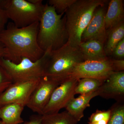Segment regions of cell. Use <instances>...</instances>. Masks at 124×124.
Masks as SVG:
<instances>
[{"label":"cell","mask_w":124,"mask_h":124,"mask_svg":"<svg viewBox=\"0 0 124 124\" xmlns=\"http://www.w3.org/2000/svg\"><path fill=\"white\" fill-rule=\"evenodd\" d=\"M64 13L58 14L53 6L46 4L39 22L37 41L44 52L60 48L67 43L68 36Z\"/></svg>","instance_id":"obj_2"},{"label":"cell","mask_w":124,"mask_h":124,"mask_svg":"<svg viewBox=\"0 0 124 124\" xmlns=\"http://www.w3.org/2000/svg\"><path fill=\"white\" fill-rule=\"evenodd\" d=\"M42 115L32 116L29 121H26L23 124H41Z\"/></svg>","instance_id":"obj_27"},{"label":"cell","mask_w":124,"mask_h":124,"mask_svg":"<svg viewBox=\"0 0 124 124\" xmlns=\"http://www.w3.org/2000/svg\"><path fill=\"white\" fill-rule=\"evenodd\" d=\"M40 78L12 84L0 95V108L7 104L16 103L26 106Z\"/></svg>","instance_id":"obj_10"},{"label":"cell","mask_w":124,"mask_h":124,"mask_svg":"<svg viewBox=\"0 0 124 124\" xmlns=\"http://www.w3.org/2000/svg\"><path fill=\"white\" fill-rule=\"evenodd\" d=\"M25 106L19 103H12L0 108V119L2 124H20L24 122L21 117Z\"/></svg>","instance_id":"obj_16"},{"label":"cell","mask_w":124,"mask_h":124,"mask_svg":"<svg viewBox=\"0 0 124 124\" xmlns=\"http://www.w3.org/2000/svg\"><path fill=\"white\" fill-rule=\"evenodd\" d=\"M106 0H76L65 11L66 26L68 44L78 47L81 42V37L90 22L95 10L104 6Z\"/></svg>","instance_id":"obj_3"},{"label":"cell","mask_w":124,"mask_h":124,"mask_svg":"<svg viewBox=\"0 0 124 124\" xmlns=\"http://www.w3.org/2000/svg\"><path fill=\"white\" fill-rule=\"evenodd\" d=\"M13 83L8 73L0 65V95Z\"/></svg>","instance_id":"obj_23"},{"label":"cell","mask_w":124,"mask_h":124,"mask_svg":"<svg viewBox=\"0 0 124 124\" xmlns=\"http://www.w3.org/2000/svg\"><path fill=\"white\" fill-rule=\"evenodd\" d=\"M5 56V51L4 46L2 42L0 41V62L2 59L4 58Z\"/></svg>","instance_id":"obj_28"},{"label":"cell","mask_w":124,"mask_h":124,"mask_svg":"<svg viewBox=\"0 0 124 124\" xmlns=\"http://www.w3.org/2000/svg\"><path fill=\"white\" fill-rule=\"evenodd\" d=\"M48 53H45L42 57L35 62L23 58L16 63L4 58L1 61L0 65L8 72L13 83L37 79L44 76Z\"/></svg>","instance_id":"obj_6"},{"label":"cell","mask_w":124,"mask_h":124,"mask_svg":"<svg viewBox=\"0 0 124 124\" xmlns=\"http://www.w3.org/2000/svg\"><path fill=\"white\" fill-rule=\"evenodd\" d=\"M111 109L107 110H97L89 117L88 124H107L111 115Z\"/></svg>","instance_id":"obj_20"},{"label":"cell","mask_w":124,"mask_h":124,"mask_svg":"<svg viewBox=\"0 0 124 124\" xmlns=\"http://www.w3.org/2000/svg\"><path fill=\"white\" fill-rule=\"evenodd\" d=\"M124 38V21L109 29L104 50L107 56L112 55L118 43Z\"/></svg>","instance_id":"obj_17"},{"label":"cell","mask_w":124,"mask_h":124,"mask_svg":"<svg viewBox=\"0 0 124 124\" xmlns=\"http://www.w3.org/2000/svg\"><path fill=\"white\" fill-rule=\"evenodd\" d=\"M78 79L70 77L64 80L54 89L42 115L59 112L65 107L72 98L75 97L76 86Z\"/></svg>","instance_id":"obj_7"},{"label":"cell","mask_w":124,"mask_h":124,"mask_svg":"<svg viewBox=\"0 0 124 124\" xmlns=\"http://www.w3.org/2000/svg\"><path fill=\"white\" fill-rule=\"evenodd\" d=\"M97 90L92 93L80 95L78 98H72L65 107L67 111L78 122L84 116V112L86 108L90 106V101L98 96Z\"/></svg>","instance_id":"obj_13"},{"label":"cell","mask_w":124,"mask_h":124,"mask_svg":"<svg viewBox=\"0 0 124 124\" xmlns=\"http://www.w3.org/2000/svg\"><path fill=\"white\" fill-rule=\"evenodd\" d=\"M78 121L67 111L42 115L41 124H77Z\"/></svg>","instance_id":"obj_18"},{"label":"cell","mask_w":124,"mask_h":124,"mask_svg":"<svg viewBox=\"0 0 124 124\" xmlns=\"http://www.w3.org/2000/svg\"><path fill=\"white\" fill-rule=\"evenodd\" d=\"M60 84L55 80L42 76L32 93L26 106L33 112L42 115L52 93Z\"/></svg>","instance_id":"obj_8"},{"label":"cell","mask_w":124,"mask_h":124,"mask_svg":"<svg viewBox=\"0 0 124 124\" xmlns=\"http://www.w3.org/2000/svg\"><path fill=\"white\" fill-rule=\"evenodd\" d=\"M84 61L78 46L66 43L60 48L48 52L44 76L61 83L69 78L77 65Z\"/></svg>","instance_id":"obj_4"},{"label":"cell","mask_w":124,"mask_h":124,"mask_svg":"<svg viewBox=\"0 0 124 124\" xmlns=\"http://www.w3.org/2000/svg\"><path fill=\"white\" fill-rule=\"evenodd\" d=\"M104 80L90 78H83L78 80L75 89V94L84 95L97 90Z\"/></svg>","instance_id":"obj_19"},{"label":"cell","mask_w":124,"mask_h":124,"mask_svg":"<svg viewBox=\"0 0 124 124\" xmlns=\"http://www.w3.org/2000/svg\"><path fill=\"white\" fill-rule=\"evenodd\" d=\"M39 26V22L21 28L8 23L0 32V41L5 51V59L17 63L23 58L35 62L42 57L45 53L37 41Z\"/></svg>","instance_id":"obj_1"},{"label":"cell","mask_w":124,"mask_h":124,"mask_svg":"<svg viewBox=\"0 0 124 124\" xmlns=\"http://www.w3.org/2000/svg\"><path fill=\"white\" fill-rule=\"evenodd\" d=\"M111 115L107 124H124V106L117 103L111 108Z\"/></svg>","instance_id":"obj_21"},{"label":"cell","mask_w":124,"mask_h":124,"mask_svg":"<svg viewBox=\"0 0 124 124\" xmlns=\"http://www.w3.org/2000/svg\"><path fill=\"white\" fill-rule=\"evenodd\" d=\"M105 14L104 6L96 9L90 22L82 33L81 42L94 40L104 44L108 33L104 19Z\"/></svg>","instance_id":"obj_11"},{"label":"cell","mask_w":124,"mask_h":124,"mask_svg":"<svg viewBox=\"0 0 124 124\" xmlns=\"http://www.w3.org/2000/svg\"><path fill=\"white\" fill-rule=\"evenodd\" d=\"M45 5L42 0H0V7L19 28L39 22Z\"/></svg>","instance_id":"obj_5"},{"label":"cell","mask_w":124,"mask_h":124,"mask_svg":"<svg viewBox=\"0 0 124 124\" xmlns=\"http://www.w3.org/2000/svg\"><path fill=\"white\" fill-rule=\"evenodd\" d=\"M112 54L117 59H124V38L116 45L113 50Z\"/></svg>","instance_id":"obj_24"},{"label":"cell","mask_w":124,"mask_h":124,"mask_svg":"<svg viewBox=\"0 0 124 124\" xmlns=\"http://www.w3.org/2000/svg\"><path fill=\"white\" fill-rule=\"evenodd\" d=\"M0 124H2V123H1V121H0Z\"/></svg>","instance_id":"obj_29"},{"label":"cell","mask_w":124,"mask_h":124,"mask_svg":"<svg viewBox=\"0 0 124 124\" xmlns=\"http://www.w3.org/2000/svg\"><path fill=\"white\" fill-rule=\"evenodd\" d=\"M76 0H49L48 4L53 7L58 14L64 13Z\"/></svg>","instance_id":"obj_22"},{"label":"cell","mask_w":124,"mask_h":124,"mask_svg":"<svg viewBox=\"0 0 124 124\" xmlns=\"http://www.w3.org/2000/svg\"><path fill=\"white\" fill-rule=\"evenodd\" d=\"M97 91L98 96L105 99L122 100L124 96V71L113 72Z\"/></svg>","instance_id":"obj_12"},{"label":"cell","mask_w":124,"mask_h":124,"mask_svg":"<svg viewBox=\"0 0 124 124\" xmlns=\"http://www.w3.org/2000/svg\"><path fill=\"white\" fill-rule=\"evenodd\" d=\"M124 10L122 0H111L105 15L107 31L124 21Z\"/></svg>","instance_id":"obj_15"},{"label":"cell","mask_w":124,"mask_h":124,"mask_svg":"<svg viewBox=\"0 0 124 124\" xmlns=\"http://www.w3.org/2000/svg\"><path fill=\"white\" fill-rule=\"evenodd\" d=\"M113 72L109 58L102 61H84L76 66L69 78L78 79L93 78L105 81Z\"/></svg>","instance_id":"obj_9"},{"label":"cell","mask_w":124,"mask_h":124,"mask_svg":"<svg viewBox=\"0 0 124 124\" xmlns=\"http://www.w3.org/2000/svg\"><path fill=\"white\" fill-rule=\"evenodd\" d=\"M110 60L114 72L124 71V59H110Z\"/></svg>","instance_id":"obj_25"},{"label":"cell","mask_w":124,"mask_h":124,"mask_svg":"<svg viewBox=\"0 0 124 124\" xmlns=\"http://www.w3.org/2000/svg\"><path fill=\"white\" fill-rule=\"evenodd\" d=\"M8 19L6 12L4 10L0 7V32L5 28Z\"/></svg>","instance_id":"obj_26"},{"label":"cell","mask_w":124,"mask_h":124,"mask_svg":"<svg viewBox=\"0 0 124 124\" xmlns=\"http://www.w3.org/2000/svg\"><path fill=\"white\" fill-rule=\"evenodd\" d=\"M78 48L84 60L86 61H102L108 59L105 53L104 44L96 40L81 42Z\"/></svg>","instance_id":"obj_14"}]
</instances>
